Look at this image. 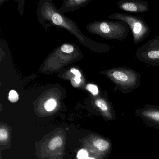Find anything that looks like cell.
Here are the masks:
<instances>
[{"mask_svg": "<svg viewBox=\"0 0 159 159\" xmlns=\"http://www.w3.org/2000/svg\"><path fill=\"white\" fill-rule=\"evenodd\" d=\"M115 86V91L128 94L138 88L141 82V75L135 70L126 66L112 68L104 72Z\"/></svg>", "mask_w": 159, "mask_h": 159, "instance_id": "1", "label": "cell"}, {"mask_svg": "<svg viewBox=\"0 0 159 159\" xmlns=\"http://www.w3.org/2000/svg\"><path fill=\"white\" fill-rule=\"evenodd\" d=\"M110 19L126 23L132 32L134 44L142 42L149 35L151 30L148 24L142 18L128 14L116 13L109 16Z\"/></svg>", "mask_w": 159, "mask_h": 159, "instance_id": "2", "label": "cell"}, {"mask_svg": "<svg viewBox=\"0 0 159 159\" xmlns=\"http://www.w3.org/2000/svg\"><path fill=\"white\" fill-rule=\"evenodd\" d=\"M135 57L139 61L154 66H159V36L149 40L137 50Z\"/></svg>", "mask_w": 159, "mask_h": 159, "instance_id": "3", "label": "cell"}, {"mask_svg": "<svg viewBox=\"0 0 159 159\" xmlns=\"http://www.w3.org/2000/svg\"><path fill=\"white\" fill-rule=\"evenodd\" d=\"M116 5L121 11L131 13H143L149 11L148 2L143 0H120Z\"/></svg>", "mask_w": 159, "mask_h": 159, "instance_id": "4", "label": "cell"}, {"mask_svg": "<svg viewBox=\"0 0 159 159\" xmlns=\"http://www.w3.org/2000/svg\"><path fill=\"white\" fill-rule=\"evenodd\" d=\"M142 115L159 123V110L154 108L147 109L143 111Z\"/></svg>", "mask_w": 159, "mask_h": 159, "instance_id": "5", "label": "cell"}, {"mask_svg": "<svg viewBox=\"0 0 159 159\" xmlns=\"http://www.w3.org/2000/svg\"><path fill=\"white\" fill-rule=\"evenodd\" d=\"M93 145L96 148L101 152L106 151L110 148V143L107 140L101 139L94 140Z\"/></svg>", "mask_w": 159, "mask_h": 159, "instance_id": "6", "label": "cell"}, {"mask_svg": "<svg viewBox=\"0 0 159 159\" xmlns=\"http://www.w3.org/2000/svg\"><path fill=\"white\" fill-rule=\"evenodd\" d=\"M63 141L60 136L54 137L49 142L48 147L51 150H55L57 148L61 147L63 145Z\"/></svg>", "mask_w": 159, "mask_h": 159, "instance_id": "7", "label": "cell"}, {"mask_svg": "<svg viewBox=\"0 0 159 159\" xmlns=\"http://www.w3.org/2000/svg\"><path fill=\"white\" fill-rule=\"evenodd\" d=\"M96 106L101 111L107 112L109 110V106L107 100L104 98H98L95 102Z\"/></svg>", "mask_w": 159, "mask_h": 159, "instance_id": "8", "label": "cell"}, {"mask_svg": "<svg viewBox=\"0 0 159 159\" xmlns=\"http://www.w3.org/2000/svg\"><path fill=\"white\" fill-rule=\"evenodd\" d=\"M57 107V102L54 98H51L44 103V107L45 110L47 111H52L55 109Z\"/></svg>", "mask_w": 159, "mask_h": 159, "instance_id": "9", "label": "cell"}, {"mask_svg": "<svg viewBox=\"0 0 159 159\" xmlns=\"http://www.w3.org/2000/svg\"><path fill=\"white\" fill-rule=\"evenodd\" d=\"M9 100L11 103H16L19 99V96L16 91L11 90L9 93Z\"/></svg>", "mask_w": 159, "mask_h": 159, "instance_id": "10", "label": "cell"}, {"mask_svg": "<svg viewBox=\"0 0 159 159\" xmlns=\"http://www.w3.org/2000/svg\"><path fill=\"white\" fill-rule=\"evenodd\" d=\"M9 137V133L8 131L5 128H0V141L2 142H5L8 139Z\"/></svg>", "mask_w": 159, "mask_h": 159, "instance_id": "11", "label": "cell"}, {"mask_svg": "<svg viewBox=\"0 0 159 159\" xmlns=\"http://www.w3.org/2000/svg\"><path fill=\"white\" fill-rule=\"evenodd\" d=\"M52 20L54 24L57 25H60L63 22V19L61 15L57 13H55L52 16Z\"/></svg>", "mask_w": 159, "mask_h": 159, "instance_id": "12", "label": "cell"}, {"mask_svg": "<svg viewBox=\"0 0 159 159\" xmlns=\"http://www.w3.org/2000/svg\"><path fill=\"white\" fill-rule=\"evenodd\" d=\"M87 89L88 91L91 92L94 96L97 95L98 93V87L94 84H89L87 85Z\"/></svg>", "mask_w": 159, "mask_h": 159, "instance_id": "13", "label": "cell"}, {"mask_svg": "<svg viewBox=\"0 0 159 159\" xmlns=\"http://www.w3.org/2000/svg\"><path fill=\"white\" fill-rule=\"evenodd\" d=\"M77 157L78 159H87L89 158L88 152L86 150H80L77 153Z\"/></svg>", "mask_w": 159, "mask_h": 159, "instance_id": "14", "label": "cell"}, {"mask_svg": "<svg viewBox=\"0 0 159 159\" xmlns=\"http://www.w3.org/2000/svg\"><path fill=\"white\" fill-rule=\"evenodd\" d=\"M61 50L63 52L70 53L74 51V48L72 45L70 44H64L61 46Z\"/></svg>", "mask_w": 159, "mask_h": 159, "instance_id": "15", "label": "cell"}, {"mask_svg": "<svg viewBox=\"0 0 159 159\" xmlns=\"http://www.w3.org/2000/svg\"><path fill=\"white\" fill-rule=\"evenodd\" d=\"M70 71L72 73H73L74 75H76V77H80V78L81 77V73H80V72L79 70L76 69L71 68V70H70Z\"/></svg>", "mask_w": 159, "mask_h": 159, "instance_id": "16", "label": "cell"}, {"mask_svg": "<svg viewBox=\"0 0 159 159\" xmlns=\"http://www.w3.org/2000/svg\"><path fill=\"white\" fill-rule=\"evenodd\" d=\"M74 80L76 82V83L80 84L81 82V79L80 77H76L74 79Z\"/></svg>", "mask_w": 159, "mask_h": 159, "instance_id": "17", "label": "cell"}, {"mask_svg": "<svg viewBox=\"0 0 159 159\" xmlns=\"http://www.w3.org/2000/svg\"><path fill=\"white\" fill-rule=\"evenodd\" d=\"M87 159H95L94 158H92V157H89Z\"/></svg>", "mask_w": 159, "mask_h": 159, "instance_id": "18", "label": "cell"}]
</instances>
